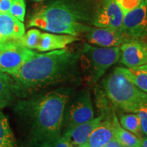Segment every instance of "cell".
<instances>
[{
    "label": "cell",
    "mask_w": 147,
    "mask_h": 147,
    "mask_svg": "<svg viewBox=\"0 0 147 147\" xmlns=\"http://www.w3.org/2000/svg\"><path fill=\"white\" fill-rule=\"evenodd\" d=\"M34 1H43V0H34Z\"/></svg>",
    "instance_id": "obj_29"
},
{
    "label": "cell",
    "mask_w": 147,
    "mask_h": 147,
    "mask_svg": "<svg viewBox=\"0 0 147 147\" xmlns=\"http://www.w3.org/2000/svg\"><path fill=\"white\" fill-rule=\"evenodd\" d=\"M51 147H74L71 143L70 136L67 131H65L61 136Z\"/></svg>",
    "instance_id": "obj_25"
},
{
    "label": "cell",
    "mask_w": 147,
    "mask_h": 147,
    "mask_svg": "<svg viewBox=\"0 0 147 147\" xmlns=\"http://www.w3.org/2000/svg\"><path fill=\"white\" fill-rule=\"evenodd\" d=\"M16 89L15 82L7 74L0 71V108L10 105Z\"/></svg>",
    "instance_id": "obj_18"
},
{
    "label": "cell",
    "mask_w": 147,
    "mask_h": 147,
    "mask_svg": "<svg viewBox=\"0 0 147 147\" xmlns=\"http://www.w3.org/2000/svg\"><path fill=\"white\" fill-rule=\"evenodd\" d=\"M85 37L90 45L104 48L119 47L121 44L129 40L120 29L91 26L85 32Z\"/></svg>",
    "instance_id": "obj_11"
},
{
    "label": "cell",
    "mask_w": 147,
    "mask_h": 147,
    "mask_svg": "<svg viewBox=\"0 0 147 147\" xmlns=\"http://www.w3.org/2000/svg\"><path fill=\"white\" fill-rule=\"evenodd\" d=\"M13 0H0V13H8Z\"/></svg>",
    "instance_id": "obj_26"
},
{
    "label": "cell",
    "mask_w": 147,
    "mask_h": 147,
    "mask_svg": "<svg viewBox=\"0 0 147 147\" xmlns=\"http://www.w3.org/2000/svg\"><path fill=\"white\" fill-rule=\"evenodd\" d=\"M119 61L127 68L147 64V45L142 39H129L120 46Z\"/></svg>",
    "instance_id": "obj_10"
},
{
    "label": "cell",
    "mask_w": 147,
    "mask_h": 147,
    "mask_svg": "<svg viewBox=\"0 0 147 147\" xmlns=\"http://www.w3.org/2000/svg\"><path fill=\"white\" fill-rule=\"evenodd\" d=\"M78 37L67 34H53L50 33H41L39 44L36 50L40 52L63 49L68 45L78 41Z\"/></svg>",
    "instance_id": "obj_13"
},
{
    "label": "cell",
    "mask_w": 147,
    "mask_h": 147,
    "mask_svg": "<svg viewBox=\"0 0 147 147\" xmlns=\"http://www.w3.org/2000/svg\"><path fill=\"white\" fill-rule=\"evenodd\" d=\"M25 32L23 22L9 13H0V47L17 41Z\"/></svg>",
    "instance_id": "obj_12"
},
{
    "label": "cell",
    "mask_w": 147,
    "mask_h": 147,
    "mask_svg": "<svg viewBox=\"0 0 147 147\" xmlns=\"http://www.w3.org/2000/svg\"><path fill=\"white\" fill-rule=\"evenodd\" d=\"M142 147H147V136L142 139Z\"/></svg>",
    "instance_id": "obj_28"
},
{
    "label": "cell",
    "mask_w": 147,
    "mask_h": 147,
    "mask_svg": "<svg viewBox=\"0 0 147 147\" xmlns=\"http://www.w3.org/2000/svg\"><path fill=\"white\" fill-rule=\"evenodd\" d=\"M114 139L124 147H142V140L124 129L119 123L115 113L112 116Z\"/></svg>",
    "instance_id": "obj_16"
},
{
    "label": "cell",
    "mask_w": 147,
    "mask_h": 147,
    "mask_svg": "<svg viewBox=\"0 0 147 147\" xmlns=\"http://www.w3.org/2000/svg\"><path fill=\"white\" fill-rule=\"evenodd\" d=\"M120 69L132 83L147 93V64L131 68L120 67Z\"/></svg>",
    "instance_id": "obj_17"
},
{
    "label": "cell",
    "mask_w": 147,
    "mask_h": 147,
    "mask_svg": "<svg viewBox=\"0 0 147 147\" xmlns=\"http://www.w3.org/2000/svg\"><path fill=\"white\" fill-rule=\"evenodd\" d=\"M103 147H124V146L119 144V143L117 142L115 139H113Z\"/></svg>",
    "instance_id": "obj_27"
},
{
    "label": "cell",
    "mask_w": 147,
    "mask_h": 147,
    "mask_svg": "<svg viewBox=\"0 0 147 147\" xmlns=\"http://www.w3.org/2000/svg\"><path fill=\"white\" fill-rule=\"evenodd\" d=\"M36 52L21 45L17 41L0 47V71L10 74L16 71Z\"/></svg>",
    "instance_id": "obj_6"
},
{
    "label": "cell",
    "mask_w": 147,
    "mask_h": 147,
    "mask_svg": "<svg viewBox=\"0 0 147 147\" xmlns=\"http://www.w3.org/2000/svg\"><path fill=\"white\" fill-rule=\"evenodd\" d=\"M0 147H18L6 117L0 112Z\"/></svg>",
    "instance_id": "obj_20"
},
{
    "label": "cell",
    "mask_w": 147,
    "mask_h": 147,
    "mask_svg": "<svg viewBox=\"0 0 147 147\" xmlns=\"http://www.w3.org/2000/svg\"><path fill=\"white\" fill-rule=\"evenodd\" d=\"M79 53L67 49L36 53L10 74L16 87L35 89L73 80L78 75Z\"/></svg>",
    "instance_id": "obj_2"
},
{
    "label": "cell",
    "mask_w": 147,
    "mask_h": 147,
    "mask_svg": "<svg viewBox=\"0 0 147 147\" xmlns=\"http://www.w3.org/2000/svg\"><path fill=\"white\" fill-rule=\"evenodd\" d=\"M68 100L67 92L53 91L18 104L16 110L26 122L32 147H51L61 137Z\"/></svg>",
    "instance_id": "obj_1"
},
{
    "label": "cell",
    "mask_w": 147,
    "mask_h": 147,
    "mask_svg": "<svg viewBox=\"0 0 147 147\" xmlns=\"http://www.w3.org/2000/svg\"><path fill=\"white\" fill-rule=\"evenodd\" d=\"M25 12L26 5L25 0H13L8 13L20 21L23 22L25 20Z\"/></svg>",
    "instance_id": "obj_22"
},
{
    "label": "cell",
    "mask_w": 147,
    "mask_h": 147,
    "mask_svg": "<svg viewBox=\"0 0 147 147\" xmlns=\"http://www.w3.org/2000/svg\"><path fill=\"white\" fill-rule=\"evenodd\" d=\"M41 32L37 29H32L29 30L26 34H24L18 42L24 47L29 49H36L39 44Z\"/></svg>",
    "instance_id": "obj_21"
},
{
    "label": "cell",
    "mask_w": 147,
    "mask_h": 147,
    "mask_svg": "<svg viewBox=\"0 0 147 147\" xmlns=\"http://www.w3.org/2000/svg\"><path fill=\"white\" fill-rule=\"evenodd\" d=\"M124 14L134 10L140 5L142 0H115Z\"/></svg>",
    "instance_id": "obj_23"
},
{
    "label": "cell",
    "mask_w": 147,
    "mask_h": 147,
    "mask_svg": "<svg viewBox=\"0 0 147 147\" xmlns=\"http://www.w3.org/2000/svg\"><path fill=\"white\" fill-rule=\"evenodd\" d=\"M146 45H147V36L146 37Z\"/></svg>",
    "instance_id": "obj_30"
},
{
    "label": "cell",
    "mask_w": 147,
    "mask_h": 147,
    "mask_svg": "<svg viewBox=\"0 0 147 147\" xmlns=\"http://www.w3.org/2000/svg\"><path fill=\"white\" fill-rule=\"evenodd\" d=\"M92 16L84 5L72 0H59L42 7L33 14L28 27L51 33L76 36L85 34Z\"/></svg>",
    "instance_id": "obj_3"
},
{
    "label": "cell",
    "mask_w": 147,
    "mask_h": 147,
    "mask_svg": "<svg viewBox=\"0 0 147 147\" xmlns=\"http://www.w3.org/2000/svg\"><path fill=\"white\" fill-rule=\"evenodd\" d=\"M114 139L112 117L104 119L84 144L79 147H103Z\"/></svg>",
    "instance_id": "obj_14"
},
{
    "label": "cell",
    "mask_w": 147,
    "mask_h": 147,
    "mask_svg": "<svg viewBox=\"0 0 147 147\" xmlns=\"http://www.w3.org/2000/svg\"><path fill=\"white\" fill-rule=\"evenodd\" d=\"M120 47H99L85 43L79 53L82 72L89 84H95L120 59Z\"/></svg>",
    "instance_id": "obj_5"
},
{
    "label": "cell",
    "mask_w": 147,
    "mask_h": 147,
    "mask_svg": "<svg viewBox=\"0 0 147 147\" xmlns=\"http://www.w3.org/2000/svg\"><path fill=\"white\" fill-rule=\"evenodd\" d=\"M124 12L115 0H100L92 15L91 24L94 27L119 29Z\"/></svg>",
    "instance_id": "obj_8"
},
{
    "label": "cell",
    "mask_w": 147,
    "mask_h": 147,
    "mask_svg": "<svg viewBox=\"0 0 147 147\" xmlns=\"http://www.w3.org/2000/svg\"><path fill=\"white\" fill-rule=\"evenodd\" d=\"M108 100L115 108L124 113H137L147 103V93L138 88L117 67L102 81Z\"/></svg>",
    "instance_id": "obj_4"
},
{
    "label": "cell",
    "mask_w": 147,
    "mask_h": 147,
    "mask_svg": "<svg viewBox=\"0 0 147 147\" xmlns=\"http://www.w3.org/2000/svg\"><path fill=\"white\" fill-rule=\"evenodd\" d=\"M129 39H142L147 36V0H142L134 10L124 14L120 28Z\"/></svg>",
    "instance_id": "obj_7"
},
{
    "label": "cell",
    "mask_w": 147,
    "mask_h": 147,
    "mask_svg": "<svg viewBox=\"0 0 147 147\" xmlns=\"http://www.w3.org/2000/svg\"><path fill=\"white\" fill-rule=\"evenodd\" d=\"M118 119L121 125L126 130L135 134L141 140L144 138L137 113H120Z\"/></svg>",
    "instance_id": "obj_19"
},
{
    "label": "cell",
    "mask_w": 147,
    "mask_h": 147,
    "mask_svg": "<svg viewBox=\"0 0 147 147\" xmlns=\"http://www.w3.org/2000/svg\"><path fill=\"white\" fill-rule=\"evenodd\" d=\"M138 115L140 122L141 129L143 136H147V103L143 104L140 107L138 111Z\"/></svg>",
    "instance_id": "obj_24"
},
{
    "label": "cell",
    "mask_w": 147,
    "mask_h": 147,
    "mask_svg": "<svg viewBox=\"0 0 147 147\" xmlns=\"http://www.w3.org/2000/svg\"><path fill=\"white\" fill-rule=\"evenodd\" d=\"M94 118V110L89 91H83L71 103L66 116L67 130Z\"/></svg>",
    "instance_id": "obj_9"
},
{
    "label": "cell",
    "mask_w": 147,
    "mask_h": 147,
    "mask_svg": "<svg viewBox=\"0 0 147 147\" xmlns=\"http://www.w3.org/2000/svg\"><path fill=\"white\" fill-rule=\"evenodd\" d=\"M105 118L104 115H102L96 118H93L87 122L78 125L70 129L66 130L70 136L71 143L74 147H79L84 144L89 138L93 130L99 125Z\"/></svg>",
    "instance_id": "obj_15"
}]
</instances>
